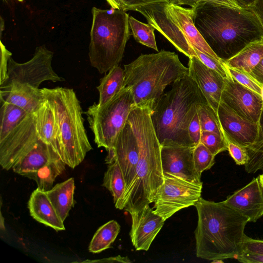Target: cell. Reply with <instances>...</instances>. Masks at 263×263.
Instances as JSON below:
<instances>
[{"instance_id": "cell-1", "label": "cell", "mask_w": 263, "mask_h": 263, "mask_svg": "<svg viewBox=\"0 0 263 263\" xmlns=\"http://www.w3.org/2000/svg\"><path fill=\"white\" fill-rule=\"evenodd\" d=\"M194 24L223 62L250 43L263 38V25L252 8L203 2L192 8Z\"/></svg>"}, {"instance_id": "cell-2", "label": "cell", "mask_w": 263, "mask_h": 263, "mask_svg": "<svg viewBox=\"0 0 263 263\" xmlns=\"http://www.w3.org/2000/svg\"><path fill=\"white\" fill-rule=\"evenodd\" d=\"M194 206L198 215L194 232L197 257L212 262L235 259L242 249L248 219L223 201L200 197Z\"/></svg>"}, {"instance_id": "cell-3", "label": "cell", "mask_w": 263, "mask_h": 263, "mask_svg": "<svg viewBox=\"0 0 263 263\" xmlns=\"http://www.w3.org/2000/svg\"><path fill=\"white\" fill-rule=\"evenodd\" d=\"M151 110L135 108L128 118L136 136L139 158L134 178L122 198L119 210L129 213L138 212L153 202L164 182L161 145L152 123Z\"/></svg>"}, {"instance_id": "cell-4", "label": "cell", "mask_w": 263, "mask_h": 263, "mask_svg": "<svg viewBox=\"0 0 263 263\" xmlns=\"http://www.w3.org/2000/svg\"><path fill=\"white\" fill-rule=\"evenodd\" d=\"M209 104L197 83L189 75L172 84L151 112L161 146L195 147L189 135V126L198 107Z\"/></svg>"}, {"instance_id": "cell-5", "label": "cell", "mask_w": 263, "mask_h": 263, "mask_svg": "<svg viewBox=\"0 0 263 263\" xmlns=\"http://www.w3.org/2000/svg\"><path fill=\"white\" fill-rule=\"evenodd\" d=\"M124 67V87L132 91L135 108L151 111L168 85L189 75L178 55L164 50L141 54Z\"/></svg>"}, {"instance_id": "cell-6", "label": "cell", "mask_w": 263, "mask_h": 263, "mask_svg": "<svg viewBox=\"0 0 263 263\" xmlns=\"http://www.w3.org/2000/svg\"><path fill=\"white\" fill-rule=\"evenodd\" d=\"M41 90L54 112L61 159L74 168L92 149L84 127L80 102L71 88L57 87Z\"/></svg>"}, {"instance_id": "cell-7", "label": "cell", "mask_w": 263, "mask_h": 263, "mask_svg": "<svg viewBox=\"0 0 263 263\" xmlns=\"http://www.w3.org/2000/svg\"><path fill=\"white\" fill-rule=\"evenodd\" d=\"M92 21L89 46L90 65L99 73L119 65L131 33L129 15L120 9H91Z\"/></svg>"}, {"instance_id": "cell-8", "label": "cell", "mask_w": 263, "mask_h": 263, "mask_svg": "<svg viewBox=\"0 0 263 263\" xmlns=\"http://www.w3.org/2000/svg\"><path fill=\"white\" fill-rule=\"evenodd\" d=\"M134 108L132 91L126 87L104 105L98 106L95 103L88 108L85 114L98 147H104L107 151L113 147Z\"/></svg>"}, {"instance_id": "cell-9", "label": "cell", "mask_w": 263, "mask_h": 263, "mask_svg": "<svg viewBox=\"0 0 263 263\" xmlns=\"http://www.w3.org/2000/svg\"><path fill=\"white\" fill-rule=\"evenodd\" d=\"M164 182L154 199V212L165 221L178 211L194 205L201 197L202 184L164 174Z\"/></svg>"}, {"instance_id": "cell-10", "label": "cell", "mask_w": 263, "mask_h": 263, "mask_svg": "<svg viewBox=\"0 0 263 263\" xmlns=\"http://www.w3.org/2000/svg\"><path fill=\"white\" fill-rule=\"evenodd\" d=\"M53 57V52L44 45L36 47L32 58L25 63L16 62L11 57L7 79L0 86L17 82L39 88L40 84L46 81H64V79L57 74L51 66Z\"/></svg>"}, {"instance_id": "cell-11", "label": "cell", "mask_w": 263, "mask_h": 263, "mask_svg": "<svg viewBox=\"0 0 263 263\" xmlns=\"http://www.w3.org/2000/svg\"><path fill=\"white\" fill-rule=\"evenodd\" d=\"M34 114H29L5 138L0 140V164L8 171L40 140Z\"/></svg>"}, {"instance_id": "cell-12", "label": "cell", "mask_w": 263, "mask_h": 263, "mask_svg": "<svg viewBox=\"0 0 263 263\" xmlns=\"http://www.w3.org/2000/svg\"><path fill=\"white\" fill-rule=\"evenodd\" d=\"M107 152L105 163L109 164L115 161L118 162L124 178L126 192L134 178L139 158L138 141L128 120L117 137L113 147Z\"/></svg>"}, {"instance_id": "cell-13", "label": "cell", "mask_w": 263, "mask_h": 263, "mask_svg": "<svg viewBox=\"0 0 263 263\" xmlns=\"http://www.w3.org/2000/svg\"><path fill=\"white\" fill-rule=\"evenodd\" d=\"M221 101L240 116L259 123L263 108L262 97L239 83L230 74L226 78Z\"/></svg>"}, {"instance_id": "cell-14", "label": "cell", "mask_w": 263, "mask_h": 263, "mask_svg": "<svg viewBox=\"0 0 263 263\" xmlns=\"http://www.w3.org/2000/svg\"><path fill=\"white\" fill-rule=\"evenodd\" d=\"M165 2H159L138 8L136 11L142 14L148 24L162 34L180 52L189 58L196 56L194 49L179 27L167 15Z\"/></svg>"}, {"instance_id": "cell-15", "label": "cell", "mask_w": 263, "mask_h": 263, "mask_svg": "<svg viewBox=\"0 0 263 263\" xmlns=\"http://www.w3.org/2000/svg\"><path fill=\"white\" fill-rule=\"evenodd\" d=\"M217 115L225 139L247 149L257 143L260 134L259 123L240 116L222 101L219 105Z\"/></svg>"}, {"instance_id": "cell-16", "label": "cell", "mask_w": 263, "mask_h": 263, "mask_svg": "<svg viewBox=\"0 0 263 263\" xmlns=\"http://www.w3.org/2000/svg\"><path fill=\"white\" fill-rule=\"evenodd\" d=\"M194 148L184 146H161L163 174H170L194 183H203L201 175L195 167Z\"/></svg>"}, {"instance_id": "cell-17", "label": "cell", "mask_w": 263, "mask_h": 263, "mask_svg": "<svg viewBox=\"0 0 263 263\" xmlns=\"http://www.w3.org/2000/svg\"><path fill=\"white\" fill-rule=\"evenodd\" d=\"M189 75L197 83L209 105L217 114L226 78L206 66L197 57L189 58Z\"/></svg>"}, {"instance_id": "cell-18", "label": "cell", "mask_w": 263, "mask_h": 263, "mask_svg": "<svg viewBox=\"0 0 263 263\" xmlns=\"http://www.w3.org/2000/svg\"><path fill=\"white\" fill-rule=\"evenodd\" d=\"M129 214L132 217L129 235L133 245L136 250L147 251L165 220L156 214L149 204Z\"/></svg>"}, {"instance_id": "cell-19", "label": "cell", "mask_w": 263, "mask_h": 263, "mask_svg": "<svg viewBox=\"0 0 263 263\" xmlns=\"http://www.w3.org/2000/svg\"><path fill=\"white\" fill-rule=\"evenodd\" d=\"M230 208L255 222L263 216V190L258 177L222 201Z\"/></svg>"}, {"instance_id": "cell-20", "label": "cell", "mask_w": 263, "mask_h": 263, "mask_svg": "<svg viewBox=\"0 0 263 263\" xmlns=\"http://www.w3.org/2000/svg\"><path fill=\"white\" fill-rule=\"evenodd\" d=\"M164 9L167 15L179 27L194 49L223 62L210 47L196 27L192 8H186L165 2Z\"/></svg>"}, {"instance_id": "cell-21", "label": "cell", "mask_w": 263, "mask_h": 263, "mask_svg": "<svg viewBox=\"0 0 263 263\" xmlns=\"http://www.w3.org/2000/svg\"><path fill=\"white\" fill-rule=\"evenodd\" d=\"M0 100L18 106L29 114L35 112L45 101L41 89L27 84L11 82L0 86Z\"/></svg>"}, {"instance_id": "cell-22", "label": "cell", "mask_w": 263, "mask_h": 263, "mask_svg": "<svg viewBox=\"0 0 263 263\" xmlns=\"http://www.w3.org/2000/svg\"><path fill=\"white\" fill-rule=\"evenodd\" d=\"M31 217L40 223L56 231L65 230L64 221L59 216L46 192L37 187L31 193L28 202Z\"/></svg>"}, {"instance_id": "cell-23", "label": "cell", "mask_w": 263, "mask_h": 263, "mask_svg": "<svg viewBox=\"0 0 263 263\" xmlns=\"http://www.w3.org/2000/svg\"><path fill=\"white\" fill-rule=\"evenodd\" d=\"M60 158V156L51 146L40 139L31 150L14 165L12 170L15 173L26 177L28 175L36 172L48 162Z\"/></svg>"}, {"instance_id": "cell-24", "label": "cell", "mask_w": 263, "mask_h": 263, "mask_svg": "<svg viewBox=\"0 0 263 263\" xmlns=\"http://www.w3.org/2000/svg\"><path fill=\"white\" fill-rule=\"evenodd\" d=\"M37 136L42 141L51 146L61 158L58 141L57 126L53 109L49 102L45 101L34 113Z\"/></svg>"}, {"instance_id": "cell-25", "label": "cell", "mask_w": 263, "mask_h": 263, "mask_svg": "<svg viewBox=\"0 0 263 263\" xmlns=\"http://www.w3.org/2000/svg\"><path fill=\"white\" fill-rule=\"evenodd\" d=\"M74 180L70 178L55 185L46 192L48 198L61 219L64 221L74 206Z\"/></svg>"}, {"instance_id": "cell-26", "label": "cell", "mask_w": 263, "mask_h": 263, "mask_svg": "<svg viewBox=\"0 0 263 263\" xmlns=\"http://www.w3.org/2000/svg\"><path fill=\"white\" fill-rule=\"evenodd\" d=\"M262 58L263 38L250 43L224 63L229 67L250 74Z\"/></svg>"}, {"instance_id": "cell-27", "label": "cell", "mask_w": 263, "mask_h": 263, "mask_svg": "<svg viewBox=\"0 0 263 263\" xmlns=\"http://www.w3.org/2000/svg\"><path fill=\"white\" fill-rule=\"evenodd\" d=\"M124 87V70L119 65L114 66L100 80L97 88L99 93L98 106L109 101Z\"/></svg>"}, {"instance_id": "cell-28", "label": "cell", "mask_w": 263, "mask_h": 263, "mask_svg": "<svg viewBox=\"0 0 263 263\" xmlns=\"http://www.w3.org/2000/svg\"><path fill=\"white\" fill-rule=\"evenodd\" d=\"M66 165L61 158L53 160L26 177L35 181L38 189L47 192L52 188L56 178L65 171Z\"/></svg>"}, {"instance_id": "cell-29", "label": "cell", "mask_w": 263, "mask_h": 263, "mask_svg": "<svg viewBox=\"0 0 263 263\" xmlns=\"http://www.w3.org/2000/svg\"><path fill=\"white\" fill-rule=\"evenodd\" d=\"M102 185L111 193L115 207L119 209L126 190V184L121 167L116 161L108 164Z\"/></svg>"}, {"instance_id": "cell-30", "label": "cell", "mask_w": 263, "mask_h": 263, "mask_svg": "<svg viewBox=\"0 0 263 263\" xmlns=\"http://www.w3.org/2000/svg\"><path fill=\"white\" fill-rule=\"evenodd\" d=\"M0 140L5 138L29 114L15 105L0 100Z\"/></svg>"}, {"instance_id": "cell-31", "label": "cell", "mask_w": 263, "mask_h": 263, "mask_svg": "<svg viewBox=\"0 0 263 263\" xmlns=\"http://www.w3.org/2000/svg\"><path fill=\"white\" fill-rule=\"evenodd\" d=\"M119 223L111 220L101 226L95 233L89 245V251L100 253L108 248L114 242L120 231Z\"/></svg>"}, {"instance_id": "cell-32", "label": "cell", "mask_w": 263, "mask_h": 263, "mask_svg": "<svg viewBox=\"0 0 263 263\" xmlns=\"http://www.w3.org/2000/svg\"><path fill=\"white\" fill-rule=\"evenodd\" d=\"M128 21L131 35H133L135 40L142 45L158 51L154 27L141 22L132 16H129Z\"/></svg>"}, {"instance_id": "cell-33", "label": "cell", "mask_w": 263, "mask_h": 263, "mask_svg": "<svg viewBox=\"0 0 263 263\" xmlns=\"http://www.w3.org/2000/svg\"><path fill=\"white\" fill-rule=\"evenodd\" d=\"M260 134L257 143L251 148L247 149L248 160L245 164L246 171L254 173L263 168V108L259 122Z\"/></svg>"}, {"instance_id": "cell-34", "label": "cell", "mask_w": 263, "mask_h": 263, "mask_svg": "<svg viewBox=\"0 0 263 263\" xmlns=\"http://www.w3.org/2000/svg\"><path fill=\"white\" fill-rule=\"evenodd\" d=\"M197 114L202 131L214 132L225 138L217 114L209 104L200 105Z\"/></svg>"}, {"instance_id": "cell-35", "label": "cell", "mask_w": 263, "mask_h": 263, "mask_svg": "<svg viewBox=\"0 0 263 263\" xmlns=\"http://www.w3.org/2000/svg\"><path fill=\"white\" fill-rule=\"evenodd\" d=\"M215 156L202 143L195 146L193 150L195 167L198 173H201L210 169L215 163Z\"/></svg>"}, {"instance_id": "cell-36", "label": "cell", "mask_w": 263, "mask_h": 263, "mask_svg": "<svg viewBox=\"0 0 263 263\" xmlns=\"http://www.w3.org/2000/svg\"><path fill=\"white\" fill-rule=\"evenodd\" d=\"M200 142L215 156L222 152L228 151L225 138L214 132L202 131Z\"/></svg>"}, {"instance_id": "cell-37", "label": "cell", "mask_w": 263, "mask_h": 263, "mask_svg": "<svg viewBox=\"0 0 263 263\" xmlns=\"http://www.w3.org/2000/svg\"><path fill=\"white\" fill-rule=\"evenodd\" d=\"M230 76L240 84L248 88L261 96L263 85L258 82L250 74L225 65Z\"/></svg>"}, {"instance_id": "cell-38", "label": "cell", "mask_w": 263, "mask_h": 263, "mask_svg": "<svg viewBox=\"0 0 263 263\" xmlns=\"http://www.w3.org/2000/svg\"><path fill=\"white\" fill-rule=\"evenodd\" d=\"M194 50L197 57L206 66L216 71L224 78H227L230 76L223 62L219 61L196 49H194Z\"/></svg>"}, {"instance_id": "cell-39", "label": "cell", "mask_w": 263, "mask_h": 263, "mask_svg": "<svg viewBox=\"0 0 263 263\" xmlns=\"http://www.w3.org/2000/svg\"><path fill=\"white\" fill-rule=\"evenodd\" d=\"M228 151L237 165H245L248 160V155L246 148L226 139Z\"/></svg>"}, {"instance_id": "cell-40", "label": "cell", "mask_w": 263, "mask_h": 263, "mask_svg": "<svg viewBox=\"0 0 263 263\" xmlns=\"http://www.w3.org/2000/svg\"><path fill=\"white\" fill-rule=\"evenodd\" d=\"M120 10L124 11H136L142 6L159 2H168V0H118Z\"/></svg>"}, {"instance_id": "cell-41", "label": "cell", "mask_w": 263, "mask_h": 263, "mask_svg": "<svg viewBox=\"0 0 263 263\" xmlns=\"http://www.w3.org/2000/svg\"><path fill=\"white\" fill-rule=\"evenodd\" d=\"M12 53L7 49L1 41L0 85L7 79L8 62Z\"/></svg>"}, {"instance_id": "cell-42", "label": "cell", "mask_w": 263, "mask_h": 263, "mask_svg": "<svg viewBox=\"0 0 263 263\" xmlns=\"http://www.w3.org/2000/svg\"><path fill=\"white\" fill-rule=\"evenodd\" d=\"M189 135L194 146L200 142L201 128L197 112L192 120L189 126Z\"/></svg>"}, {"instance_id": "cell-43", "label": "cell", "mask_w": 263, "mask_h": 263, "mask_svg": "<svg viewBox=\"0 0 263 263\" xmlns=\"http://www.w3.org/2000/svg\"><path fill=\"white\" fill-rule=\"evenodd\" d=\"M235 259L243 263H263V254L242 250Z\"/></svg>"}, {"instance_id": "cell-44", "label": "cell", "mask_w": 263, "mask_h": 263, "mask_svg": "<svg viewBox=\"0 0 263 263\" xmlns=\"http://www.w3.org/2000/svg\"><path fill=\"white\" fill-rule=\"evenodd\" d=\"M242 250L263 254V240L253 239L245 235Z\"/></svg>"}, {"instance_id": "cell-45", "label": "cell", "mask_w": 263, "mask_h": 263, "mask_svg": "<svg viewBox=\"0 0 263 263\" xmlns=\"http://www.w3.org/2000/svg\"><path fill=\"white\" fill-rule=\"evenodd\" d=\"M203 2H209L237 8H241L239 5L236 0H186V5H188L191 8H194L198 4Z\"/></svg>"}, {"instance_id": "cell-46", "label": "cell", "mask_w": 263, "mask_h": 263, "mask_svg": "<svg viewBox=\"0 0 263 263\" xmlns=\"http://www.w3.org/2000/svg\"><path fill=\"white\" fill-rule=\"evenodd\" d=\"M250 74L258 82L263 85V58L253 68Z\"/></svg>"}, {"instance_id": "cell-47", "label": "cell", "mask_w": 263, "mask_h": 263, "mask_svg": "<svg viewBox=\"0 0 263 263\" xmlns=\"http://www.w3.org/2000/svg\"><path fill=\"white\" fill-rule=\"evenodd\" d=\"M89 262H123L129 263L132 262L130 259L127 257H122L120 255L117 256L110 257L107 258H104L101 260H92Z\"/></svg>"}, {"instance_id": "cell-48", "label": "cell", "mask_w": 263, "mask_h": 263, "mask_svg": "<svg viewBox=\"0 0 263 263\" xmlns=\"http://www.w3.org/2000/svg\"><path fill=\"white\" fill-rule=\"evenodd\" d=\"M251 8L257 14L263 25V0H256Z\"/></svg>"}, {"instance_id": "cell-49", "label": "cell", "mask_w": 263, "mask_h": 263, "mask_svg": "<svg viewBox=\"0 0 263 263\" xmlns=\"http://www.w3.org/2000/svg\"><path fill=\"white\" fill-rule=\"evenodd\" d=\"M256 0H236L241 8H251L254 5Z\"/></svg>"}, {"instance_id": "cell-50", "label": "cell", "mask_w": 263, "mask_h": 263, "mask_svg": "<svg viewBox=\"0 0 263 263\" xmlns=\"http://www.w3.org/2000/svg\"><path fill=\"white\" fill-rule=\"evenodd\" d=\"M112 8L120 9V5L118 0H106Z\"/></svg>"}, {"instance_id": "cell-51", "label": "cell", "mask_w": 263, "mask_h": 263, "mask_svg": "<svg viewBox=\"0 0 263 263\" xmlns=\"http://www.w3.org/2000/svg\"><path fill=\"white\" fill-rule=\"evenodd\" d=\"M259 180L261 185V186L262 187V189L263 190V174L259 175L258 176Z\"/></svg>"}, {"instance_id": "cell-52", "label": "cell", "mask_w": 263, "mask_h": 263, "mask_svg": "<svg viewBox=\"0 0 263 263\" xmlns=\"http://www.w3.org/2000/svg\"><path fill=\"white\" fill-rule=\"evenodd\" d=\"M16 1H18V2H23V1H24V0H16Z\"/></svg>"}, {"instance_id": "cell-53", "label": "cell", "mask_w": 263, "mask_h": 263, "mask_svg": "<svg viewBox=\"0 0 263 263\" xmlns=\"http://www.w3.org/2000/svg\"><path fill=\"white\" fill-rule=\"evenodd\" d=\"M261 97H262V99H263V88H262V95H261Z\"/></svg>"}, {"instance_id": "cell-54", "label": "cell", "mask_w": 263, "mask_h": 263, "mask_svg": "<svg viewBox=\"0 0 263 263\" xmlns=\"http://www.w3.org/2000/svg\"><path fill=\"white\" fill-rule=\"evenodd\" d=\"M3 1H7V0H3Z\"/></svg>"}]
</instances>
